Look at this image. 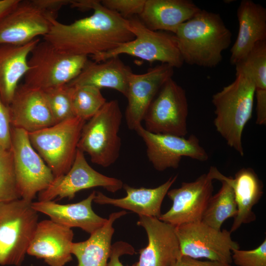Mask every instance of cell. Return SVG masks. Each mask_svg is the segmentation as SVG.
I'll use <instances>...</instances> for the list:
<instances>
[{
    "label": "cell",
    "instance_id": "cell-1",
    "mask_svg": "<svg viewBox=\"0 0 266 266\" xmlns=\"http://www.w3.org/2000/svg\"><path fill=\"white\" fill-rule=\"evenodd\" d=\"M91 1V15L69 24L52 19L43 40L64 53L93 57L134 38L128 19L104 7L100 0Z\"/></svg>",
    "mask_w": 266,
    "mask_h": 266
},
{
    "label": "cell",
    "instance_id": "cell-2",
    "mask_svg": "<svg viewBox=\"0 0 266 266\" xmlns=\"http://www.w3.org/2000/svg\"><path fill=\"white\" fill-rule=\"evenodd\" d=\"M184 63L212 68L222 61L232 34L221 16L200 10L181 24L174 34Z\"/></svg>",
    "mask_w": 266,
    "mask_h": 266
},
{
    "label": "cell",
    "instance_id": "cell-3",
    "mask_svg": "<svg viewBox=\"0 0 266 266\" xmlns=\"http://www.w3.org/2000/svg\"><path fill=\"white\" fill-rule=\"evenodd\" d=\"M235 79L214 94V124L217 132L231 148L243 156L242 135L252 117L255 87L253 80L243 72H235Z\"/></svg>",
    "mask_w": 266,
    "mask_h": 266
},
{
    "label": "cell",
    "instance_id": "cell-4",
    "mask_svg": "<svg viewBox=\"0 0 266 266\" xmlns=\"http://www.w3.org/2000/svg\"><path fill=\"white\" fill-rule=\"evenodd\" d=\"M32 202H0V265L21 266L38 223Z\"/></svg>",
    "mask_w": 266,
    "mask_h": 266
},
{
    "label": "cell",
    "instance_id": "cell-5",
    "mask_svg": "<svg viewBox=\"0 0 266 266\" xmlns=\"http://www.w3.org/2000/svg\"><path fill=\"white\" fill-rule=\"evenodd\" d=\"M122 118L118 100L107 101L84 125L78 149L87 153L97 165L107 167L114 164L121 147L119 133Z\"/></svg>",
    "mask_w": 266,
    "mask_h": 266
},
{
    "label": "cell",
    "instance_id": "cell-6",
    "mask_svg": "<svg viewBox=\"0 0 266 266\" xmlns=\"http://www.w3.org/2000/svg\"><path fill=\"white\" fill-rule=\"evenodd\" d=\"M128 20L129 29L134 38L114 49L93 57V61L99 62L126 54L150 63L160 62L174 68L182 66L184 62L174 34L150 30L137 16Z\"/></svg>",
    "mask_w": 266,
    "mask_h": 266
},
{
    "label": "cell",
    "instance_id": "cell-7",
    "mask_svg": "<svg viewBox=\"0 0 266 266\" xmlns=\"http://www.w3.org/2000/svg\"><path fill=\"white\" fill-rule=\"evenodd\" d=\"M86 122L74 117L28 133L32 146L49 167L54 178L66 174L70 168Z\"/></svg>",
    "mask_w": 266,
    "mask_h": 266
},
{
    "label": "cell",
    "instance_id": "cell-8",
    "mask_svg": "<svg viewBox=\"0 0 266 266\" xmlns=\"http://www.w3.org/2000/svg\"><path fill=\"white\" fill-rule=\"evenodd\" d=\"M88 60L86 56L64 53L48 41L40 40L30 55L24 83L42 90L67 84Z\"/></svg>",
    "mask_w": 266,
    "mask_h": 266
},
{
    "label": "cell",
    "instance_id": "cell-9",
    "mask_svg": "<svg viewBox=\"0 0 266 266\" xmlns=\"http://www.w3.org/2000/svg\"><path fill=\"white\" fill-rule=\"evenodd\" d=\"M180 256L231 264L233 249L239 248L227 230H218L200 222L174 226Z\"/></svg>",
    "mask_w": 266,
    "mask_h": 266
},
{
    "label": "cell",
    "instance_id": "cell-10",
    "mask_svg": "<svg viewBox=\"0 0 266 266\" xmlns=\"http://www.w3.org/2000/svg\"><path fill=\"white\" fill-rule=\"evenodd\" d=\"M188 104L185 90L172 77L163 85L150 104L143 121L152 133L185 136Z\"/></svg>",
    "mask_w": 266,
    "mask_h": 266
},
{
    "label": "cell",
    "instance_id": "cell-11",
    "mask_svg": "<svg viewBox=\"0 0 266 266\" xmlns=\"http://www.w3.org/2000/svg\"><path fill=\"white\" fill-rule=\"evenodd\" d=\"M11 150L21 198L30 202L46 189L54 176L32 146L28 133L11 127Z\"/></svg>",
    "mask_w": 266,
    "mask_h": 266
},
{
    "label": "cell",
    "instance_id": "cell-12",
    "mask_svg": "<svg viewBox=\"0 0 266 266\" xmlns=\"http://www.w3.org/2000/svg\"><path fill=\"white\" fill-rule=\"evenodd\" d=\"M146 146L148 161L154 168L163 171L176 169L183 157L205 162L209 156L198 138L191 134L188 138L169 134H158L146 131L141 125L134 130Z\"/></svg>",
    "mask_w": 266,
    "mask_h": 266
},
{
    "label": "cell",
    "instance_id": "cell-13",
    "mask_svg": "<svg viewBox=\"0 0 266 266\" xmlns=\"http://www.w3.org/2000/svg\"><path fill=\"white\" fill-rule=\"evenodd\" d=\"M123 184L120 179L106 176L94 169L88 164L84 153L77 149L69 170L54 178L46 189L39 193L38 200H53L57 198L71 200L81 190L97 187L114 193L121 189Z\"/></svg>",
    "mask_w": 266,
    "mask_h": 266
},
{
    "label": "cell",
    "instance_id": "cell-14",
    "mask_svg": "<svg viewBox=\"0 0 266 266\" xmlns=\"http://www.w3.org/2000/svg\"><path fill=\"white\" fill-rule=\"evenodd\" d=\"M213 180L208 173H204L194 181L182 182L180 187L169 190L166 195L172 206L159 219L173 226L201 221L212 196Z\"/></svg>",
    "mask_w": 266,
    "mask_h": 266
},
{
    "label": "cell",
    "instance_id": "cell-15",
    "mask_svg": "<svg viewBox=\"0 0 266 266\" xmlns=\"http://www.w3.org/2000/svg\"><path fill=\"white\" fill-rule=\"evenodd\" d=\"M174 73V67L166 64L149 68L143 73L132 72L126 97L128 104L125 118L129 129L134 131L141 123L159 91Z\"/></svg>",
    "mask_w": 266,
    "mask_h": 266
},
{
    "label": "cell",
    "instance_id": "cell-16",
    "mask_svg": "<svg viewBox=\"0 0 266 266\" xmlns=\"http://www.w3.org/2000/svg\"><path fill=\"white\" fill-rule=\"evenodd\" d=\"M53 18L32 0H20L0 21V44L22 45L49 31Z\"/></svg>",
    "mask_w": 266,
    "mask_h": 266
},
{
    "label": "cell",
    "instance_id": "cell-17",
    "mask_svg": "<svg viewBox=\"0 0 266 266\" xmlns=\"http://www.w3.org/2000/svg\"><path fill=\"white\" fill-rule=\"evenodd\" d=\"M137 225L145 230L148 244L139 250L138 261L131 266H172L181 256L174 226L144 216H139Z\"/></svg>",
    "mask_w": 266,
    "mask_h": 266
},
{
    "label": "cell",
    "instance_id": "cell-18",
    "mask_svg": "<svg viewBox=\"0 0 266 266\" xmlns=\"http://www.w3.org/2000/svg\"><path fill=\"white\" fill-rule=\"evenodd\" d=\"M8 107L11 127L28 133L55 124L44 91L25 83L19 84Z\"/></svg>",
    "mask_w": 266,
    "mask_h": 266
},
{
    "label": "cell",
    "instance_id": "cell-19",
    "mask_svg": "<svg viewBox=\"0 0 266 266\" xmlns=\"http://www.w3.org/2000/svg\"><path fill=\"white\" fill-rule=\"evenodd\" d=\"M74 233L71 228L51 220L38 222L27 254L48 266H64L72 259Z\"/></svg>",
    "mask_w": 266,
    "mask_h": 266
},
{
    "label": "cell",
    "instance_id": "cell-20",
    "mask_svg": "<svg viewBox=\"0 0 266 266\" xmlns=\"http://www.w3.org/2000/svg\"><path fill=\"white\" fill-rule=\"evenodd\" d=\"M207 173L213 180L225 181L233 189L237 213L230 232L232 233L242 224L254 221L256 216L252 210L253 207L264 194V184L255 171L250 167L242 168L233 178L224 175L216 167L211 166Z\"/></svg>",
    "mask_w": 266,
    "mask_h": 266
},
{
    "label": "cell",
    "instance_id": "cell-21",
    "mask_svg": "<svg viewBox=\"0 0 266 266\" xmlns=\"http://www.w3.org/2000/svg\"><path fill=\"white\" fill-rule=\"evenodd\" d=\"M96 194L94 191L86 199L74 203L62 204L54 200H38L32 202V205L38 213L47 215L54 222L71 229L80 228L90 234L101 227L107 219L97 215L92 209Z\"/></svg>",
    "mask_w": 266,
    "mask_h": 266
},
{
    "label": "cell",
    "instance_id": "cell-22",
    "mask_svg": "<svg viewBox=\"0 0 266 266\" xmlns=\"http://www.w3.org/2000/svg\"><path fill=\"white\" fill-rule=\"evenodd\" d=\"M177 175L170 177L167 181L157 187L136 188L124 184L123 188L127 195L123 198L115 199L108 197L100 191H96L94 200L99 204H109L130 210L137 214L159 219L161 213L163 201Z\"/></svg>",
    "mask_w": 266,
    "mask_h": 266
},
{
    "label": "cell",
    "instance_id": "cell-23",
    "mask_svg": "<svg viewBox=\"0 0 266 266\" xmlns=\"http://www.w3.org/2000/svg\"><path fill=\"white\" fill-rule=\"evenodd\" d=\"M238 32L231 49L230 62L235 65L259 42L266 40V9L250 0H242L237 10Z\"/></svg>",
    "mask_w": 266,
    "mask_h": 266
},
{
    "label": "cell",
    "instance_id": "cell-24",
    "mask_svg": "<svg viewBox=\"0 0 266 266\" xmlns=\"http://www.w3.org/2000/svg\"><path fill=\"white\" fill-rule=\"evenodd\" d=\"M200 10L190 0H146L138 17L150 30L174 34L181 24Z\"/></svg>",
    "mask_w": 266,
    "mask_h": 266
},
{
    "label": "cell",
    "instance_id": "cell-25",
    "mask_svg": "<svg viewBox=\"0 0 266 266\" xmlns=\"http://www.w3.org/2000/svg\"><path fill=\"white\" fill-rule=\"evenodd\" d=\"M131 68L119 56L101 62L88 60L80 73L67 85L69 86L90 85L101 89L115 90L126 97Z\"/></svg>",
    "mask_w": 266,
    "mask_h": 266
},
{
    "label": "cell",
    "instance_id": "cell-26",
    "mask_svg": "<svg viewBox=\"0 0 266 266\" xmlns=\"http://www.w3.org/2000/svg\"><path fill=\"white\" fill-rule=\"evenodd\" d=\"M40 40L37 38L22 45L0 44V97L6 105L28 71L29 57Z\"/></svg>",
    "mask_w": 266,
    "mask_h": 266
},
{
    "label": "cell",
    "instance_id": "cell-27",
    "mask_svg": "<svg viewBox=\"0 0 266 266\" xmlns=\"http://www.w3.org/2000/svg\"><path fill=\"white\" fill-rule=\"evenodd\" d=\"M126 214L125 210L112 213L105 224L90 234L89 238L72 243L71 252L77 258V266H107L114 233V223Z\"/></svg>",
    "mask_w": 266,
    "mask_h": 266
},
{
    "label": "cell",
    "instance_id": "cell-28",
    "mask_svg": "<svg viewBox=\"0 0 266 266\" xmlns=\"http://www.w3.org/2000/svg\"><path fill=\"white\" fill-rule=\"evenodd\" d=\"M219 191L210 198L203 213L201 222L220 230L228 218H234L237 213V204L233 189L225 181H220Z\"/></svg>",
    "mask_w": 266,
    "mask_h": 266
},
{
    "label": "cell",
    "instance_id": "cell-29",
    "mask_svg": "<svg viewBox=\"0 0 266 266\" xmlns=\"http://www.w3.org/2000/svg\"><path fill=\"white\" fill-rule=\"evenodd\" d=\"M71 88L74 115L86 121L94 116L107 101L100 89L95 87L83 85Z\"/></svg>",
    "mask_w": 266,
    "mask_h": 266
},
{
    "label": "cell",
    "instance_id": "cell-30",
    "mask_svg": "<svg viewBox=\"0 0 266 266\" xmlns=\"http://www.w3.org/2000/svg\"><path fill=\"white\" fill-rule=\"evenodd\" d=\"M236 72L248 75L256 90H266V40L257 43L251 51L235 65Z\"/></svg>",
    "mask_w": 266,
    "mask_h": 266
},
{
    "label": "cell",
    "instance_id": "cell-31",
    "mask_svg": "<svg viewBox=\"0 0 266 266\" xmlns=\"http://www.w3.org/2000/svg\"><path fill=\"white\" fill-rule=\"evenodd\" d=\"M43 91L55 124L76 117L72 105L71 87L66 84Z\"/></svg>",
    "mask_w": 266,
    "mask_h": 266
},
{
    "label": "cell",
    "instance_id": "cell-32",
    "mask_svg": "<svg viewBox=\"0 0 266 266\" xmlns=\"http://www.w3.org/2000/svg\"><path fill=\"white\" fill-rule=\"evenodd\" d=\"M19 199L21 198L11 148L0 147V202Z\"/></svg>",
    "mask_w": 266,
    "mask_h": 266
},
{
    "label": "cell",
    "instance_id": "cell-33",
    "mask_svg": "<svg viewBox=\"0 0 266 266\" xmlns=\"http://www.w3.org/2000/svg\"><path fill=\"white\" fill-rule=\"evenodd\" d=\"M232 259L237 266H266V238L259 246L252 250L233 249Z\"/></svg>",
    "mask_w": 266,
    "mask_h": 266
},
{
    "label": "cell",
    "instance_id": "cell-34",
    "mask_svg": "<svg viewBox=\"0 0 266 266\" xmlns=\"http://www.w3.org/2000/svg\"><path fill=\"white\" fill-rule=\"evenodd\" d=\"M146 0H102L101 3L125 18L138 16L142 12Z\"/></svg>",
    "mask_w": 266,
    "mask_h": 266
},
{
    "label": "cell",
    "instance_id": "cell-35",
    "mask_svg": "<svg viewBox=\"0 0 266 266\" xmlns=\"http://www.w3.org/2000/svg\"><path fill=\"white\" fill-rule=\"evenodd\" d=\"M11 125L8 106L0 97V147L4 149L11 148Z\"/></svg>",
    "mask_w": 266,
    "mask_h": 266
},
{
    "label": "cell",
    "instance_id": "cell-36",
    "mask_svg": "<svg viewBox=\"0 0 266 266\" xmlns=\"http://www.w3.org/2000/svg\"><path fill=\"white\" fill-rule=\"evenodd\" d=\"M135 253L134 248L128 243L123 241L116 242L112 244L107 266H125L120 262V257L124 255H132Z\"/></svg>",
    "mask_w": 266,
    "mask_h": 266
},
{
    "label": "cell",
    "instance_id": "cell-37",
    "mask_svg": "<svg viewBox=\"0 0 266 266\" xmlns=\"http://www.w3.org/2000/svg\"><path fill=\"white\" fill-rule=\"evenodd\" d=\"M33 3L50 17L57 19L60 9L70 5L72 0H32Z\"/></svg>",
    "mask_w": 266,
    "mask_h": 266
},
{
    "label": "cell",
    "instance_id": "cell-38",
    "mask_svg": "<svg viewBox=\"0 0 266 266\" xmlns=\"http://www.w3.org/2000/svg\"><path fill=\"white\" fill-rule=\"evenodd\" d=\"M172 266H232L231 264L211 261H201L187 256H180Z\"/></svg>",
    "mask_w": 266,
    "mask_h": 266
},
{
    "label": "cell",
    "instance_id": "cell-39",
    "mask_svg": "<svg viewBox=\"0 0 266 266\" xmlns=\"http://www.w3.org/2000/svg\"><path fill=\"white\" fill-rule=\"evenodd\" d=\"M20 0H0V21L12 10Z\"/></svg>",
    "mask_w": 266,
    "mask_h": 266
}]
</instances>
